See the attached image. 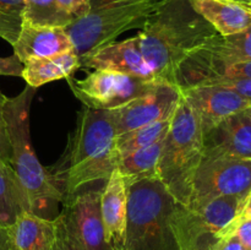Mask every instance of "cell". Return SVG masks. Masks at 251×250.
Segmentation results:
<instances>
[{"label": "cell", "instance_id": "6da1fadb", "mask_svg": "<svg viewBox=\"0 0 251 250\" xmlns=\"http://www.w3.org/2000/svg\"><path fill=\"white\" fill-rule=\"evenodd\" d=\"M217 34L189 0H164L137 37L144 58L157 76L173 82L184 60Z\"/></svg>", "mask_w": 251, "mask_h": 250}, {"label": "cell", "instance_id": "7a4b0ae2", "mask_svg": "<svg viewBox=\"0 0 251 250\" xmlns=\"http://www.w3.org/2000/svg\"><path fill=\"white\" fill-rule=\"evenodd\" d=\"M118 162L117 132L112 112L83 105L75 131L70 136L63 174L55 178L63 191V202L91 184L107 181L117 169Z\"/></svg>", "mask_w": 251, "mask_h": 250}, {"label": "cell", "instance_id": "3957f363", "mask_svg": "<svg viewBox=\"0 0 251 250\" xmlns=\"http://www.w3.org/2000/svg\"><path fill=\"white\" fill-rule=\"evenodd\" d=\"M37 88L27 85L5 103V122L10 142V166L26 193L31 212L54 221L59 216L56 206L64 195L53 174L41 164L33 151L29 132V110Z\"/></svg>", "mask_w": 251, "mask_h": 250}, {"label": "cell", "instance_id": "277c9868", "mask_svg": "<svg viewBox=\"0 0 251 250\" xmlns=\"http://www.w3.org/2000/svg\"><path fill=\"white\" fill-rule=\"evenodd\" d=\"M202 157L201 122L193 107L181 97L157 167V178L180 205L190 203L194 179Z\"/></svg>", "mask_w": 251, "mask_h": 250}, {"label": "cell", "instance_id": "5b68a950", "mask_svg": "<svg viewBox=\"0 0 251 250\" xmlns=\"http://www.w3.org/2000/svg\"><path fill=\"white\" fill-rule=\"evenodd\" d=\"M176 205L157 176L130 183L124 250H179L171 227Z\"/></svg>", "mask_w": 251, "mask_h": 250}, {"label": "cell", "instance_id": "8992f818", "mask_svg": "<svg viewBox=\"0 0 251 250\" xmlns=\"http://www.w3.org/2000/svg\"><path fill=\"white\" fill-rule=\"evenodd\" d=\"M164 0H88V11L68 27L74 50L82 59L115 42L124 32L142 28Z\"/></svg>", "mask_w": 251, "mask_h": 250}, {"label": "cell", "instance_id": "52a82bcc", "mask_svg": "<svg viewBox=\"0 0 251 250\" xmlns=\"http://www.w3.org/2000/svg\"><path fill=\"white\" fill-rule=\"evenodd\" d=\"M248 198L220 196L196 207L176 202L171 227L179 250H213L223 237L234 230Z\"/></svg>", "mask_w": 251, "mask_h": 250}, {"label": "cell", "instance_id": "ba28073f", "mask_svg": "<svg viewBox=\"0 0 251 250\" xmlns=\"http://www.w3.org/2000/svg\"><path fill=\"white\" fill-rule=\"evenodd\" d=\"M159 80L141 78L110 70H95L82 80L68 78L75 97L85 107L112 110L145 95Z\"/></svg>", "mask_w": 251, "mask_h": 250}, {"label": "cell", "instance_id": "9c48e42d", "mask_svg": "<svg viewBox=\"0 0 251 250\" xmlns=\"http://www.w3.org/2000/svg\"><path fill=\"white\" fill-rule=\"evenodd\" d=\"M251 191V159L203 156L194 179L189 206L196 207L220 196H244Z\"/></svg>", "mask_w": 251, "mask_h": 250}, {"label": "cell", "instance_id": "30bf717a", "mask_svg": "<svg viewBox=\"0 0 251 250\" xmlns=\"http://www.w3.org/2000/svg\"><path fill=\"white\" fill-rule=\"evenodd\" d=\"M180 100L181 91L176 83L159 80L145 95L110 110L117 136L173 117Z\"/></svg>", "mask_w": 251, "mask_h": 250}, {"label": "cell", "instance_id": "8fae6325", "mask_svg": "<svg viewBox=\"0 0 251 250\" xmlns=\"http://www.w3.org/2000/svg\"><path fill=\"white\" fill-rule=\"evenodd\" d=\"M100 190L81 191L63 202L59 217L81 250H114L105 240Z\"/></svg>", "mask_w": 251, "mask_h": 250}, {"label": "cell", "instance_id": "7c38bea8", "mask_svg": "<svg viewBox=\"0 0 251 250\" xmlns=\"http://www.w3.org/2000/svg\"><path fill=\"white\" fill-rule=\"evenodd\" d=\"M181 97L193 107L207 131L226 118L251 107V100L218 85H195L181 90Z\"/></svg>", "mask_w": 251, "mask_h": 250}, {"label": "cell", "instance_id": "4fadbf2b", "mask_svg": "<svg viewBox=\"0 0 251 250\" xmlns=\"http://www.w3.org/2000/svg\"><path fill=\"white\" fill-rule=\"evenodd\" d=\"M81 68L110 70L141 78H159L144 58L139 37L112 42L80 59Z\"/></svg>", "mask_w": 251, "mask_h": 250}, {"label": "cell", "instance_id": "5bb4252c", "mask_svg": "<svg viewBox=\"0 0 251 250\" xmlns=\"http://www.w3.org/2000/svg\"><path fill=\"white\" fill-rule=\"evenodd\" d=\"M203 156L251 159V107L203 132Z\"/></svg>", "mask_w": 251, "mask_h": 250}, {"label": "cell", "instance_id": "9a60e30c", "mask_svg": "<svg viewBox=\"0 0 251 250\" xmlns=\"http://www.w3.org/2000/svg\"><path fill=\"white\" fill-rule=\"evenodd\" d=\"M129 180L115 169L100 193V216L105 240L114 250H124Z\"/></svg>", "mask_w": 251, "mask_h": 250}, {"label": "cell", "instance_id": "2e32d148", "mask_svg": "<svg viewBox=\"0 0 251 250\" xmlns=\"http://www.w3.org/2000/svg\"><path fill=\"white\" fill-rule=\"evenodd\" d=\"M14 54L24 63L33 58H48L74 49L65 28L21 24L19 36L12 44Z\"/></svg>", "mask_w": 251, "mask_h": 250}, {"label": "cell", "instance_id": "e0dca14e", "mask_svg": "<svg viewBox=\"0 0 251 250\" xmlns=\"http://www.w3.org/2000/svg\"><path fill=\"white\" fill-rule=\"evenodd\" d=\"M247 60H251V26L228 37L217 34L189 55L183 64L221 65Z\"/></svg>", "mask_w": 251, "mask_h": 250}, {"label": "cell", "instance_id": "ac0fdd59", "mask_svg": "<svg viewBox=\"0 0 251 250\" xmlns=\"http://www.w3.org/2000/svg\"><path fill=\"white\" fill-rule=\"evenodd\" d=\"M220 36L228 37L251 26V6L230 0H189Z\"/></svg>", "mask_w": 251, "mask_h": 250}, {"label": "cell", "instance_id": "d6986e66", "mask_svg": "<svg viewBox=\"0 0 251 250\" xmlns=\"http://www.w3.org/2000/svg\"><path fill=\"white\" fill-rule=\"evenodd\" d=\"M7 233L11 250H53L56 240L55 221L25 211L7 227Z\"/></svg>", "mask_w": 251, "mask_h": 250}, {"label": "cell", "instance_id": "ffe728a7", "mask_svg": "<svg viewBox=\"0 0 251 250\" xmlns=\"http://www.w3.org/2000/svg\"><path fill=\"white\" fill-rule=\"evenodd\" d=\"M81 68L80 58L74 49L48 58H33L24 61L21 77L28 86L38 88L51 81L70 78Z\"/></svg>", "mask_w": 251, "mask_h": 250}, {"label": "cell", "instance_id": "44dd1931", "mask_svg": "<svg viewBox=\"0 0 251 250\" xmlns=\"http://www.w3.org/2000/svg\"><path fill=\"white\" fill-rule=\"evenodd\" d=\"M25 211L31 212L28 198L20 185L12 167L0 161V225L10 227L17 216Z\"/></svg>", "mask_w": 251, "mask_h": 250}, {"label": "cell", "instance_id": "7402d4cb", "mask_svg": "<svg viewBox=\"0 0 251 250\" xmlns=\"http://www.w3.org/2000/svg\"><path fill=\"white\" fill-rule=\"evenodd\" d=\"M164 139L166 136L150 146L119 157L117 168L129 183L139 179L157 176V167L164 146Z\"/></svg>", "mask_w": 251, "mask_h": 250}, {"label": "cell", "instance_id": "603a6c76", "mask_svg": "<svg viewBox=\"0 0 251 250\" xmlns=\"http://www.w3.org/2000/svg\"><path fill=\"white\" fill-rule=\"evenodd\" d=\"M75 20L56 0H25L24 22L36 26L68 28Z\"/></svg>", "mask_w": 251, "mask_h": 250}, {"label": "cell", "instance_id": "cb8c5ba5", "mask_svg": "<svg viewBox=\"0 0 251 250\" xmlns=\"http://www.w3.org/2000/svg\"><path fill=\"white\" fill-rule=\"evenodd\" d=\"M173 117L144 125V126H140L137 129L117 136V150L119 157L150 146V145L154 144L162 137L166 136L169 127H171Z\"/></svg>", "mask_w": 251, "mask_h": 250}, {"label": "cell", "instance_id": "d4e9b609", "mask_svg": "<svg viewBox=\"0 0 251 250\" xmlns=\"http://www.w3.org/2000/svg\"><path fill=\"white\" fill-rule=\"evenodd\" d=\"M21 24L22 17L15 16V15L0 10V37L9 42L11 46L19 36Z\"/></svg>", "mask_w": 251, "mask_h": 250}, {"label": "cell", "instance_id": "484cf974", "mask_svg": "<svg viewBox=\"0 0 251 250\" xmlns=\"http://www.w3.org/2000/svg\"><path fill=\"white\" fill-rule=\"evenodd\" d=\"M202 85H218L234 91L238 95L251 100V78L244 77H220Z\"/></svg>", "mask_w": 251, "mask_h": 250}, {"label": "cell", "instance_id": "4316f807", "mask_svg": "<svg viewBox=\"0 0 251 250\" xmlns=\"http://www.w3.org/2000/svg\"><path fill=\"white\" fill-rule=\"evenodd\" d=\"M7 97L0 92V161L10 164V142L5 122V103Z\"/></svg>", "mask_w": 251, "mask_h": 250}, {"label": "cell", "instance_id": "83f0119b", "mask_svg": "<svg viewBox=\"0 0 251 250\" xmlns=\"http://www.w3.org/2000/svg\"><path fill=\"white\" fill-rule=\"evenodd\" d=\"M54 221H55L56 225V240L53 250H81L75 240L70 237L60 217L58 216Z\"/></svg>", "mask_w": 251, "mask_h": 250}, {"label": "cell", "instance_id": "f1b7e54d", "mask_svg": "<svg viewBox=\"0 0 251 250\" xmlns=\"http://www.w3.org/2000/svg\"><path fill=\"white\" fill-rule=\"evenodd\" d=\"M234 233L239 238L244 249L251 250V216L240 215L234 227Z\"/></svg>", "mask_w": 251, "mask_h": 250}, {"label": "cell", "instance_id": "f546056e", "mask_svg": "<svg viewBox=\"0 0 251 250\" xmlns=\"http://www.w3.org/2000/svg\"><path fill=\"white\" fill-rule=\"evenodd\" d=\"M24 63L15 54L11 56H0V75L21 77Z\"/></svg>", "mask_w": 251, "mask_h": 250}, {"label": "cell", "instance_id": "4dcf8cb0", "mask_svg": "<svg viewBox=\"0 0 251 250\" xmlns=\"http://www.w3.org/2000/svg\"><path fill=\"white\" fill-rule=\"evenodd\" d=\"M56 1L76 20L85 16L88 11V0H56Z\"/></svg>", "mask_w": 251, "mask_h": 250}, {"label": "cell", "instance_id": "1f68e13d", "mask_svg": "<svg viewBox=\"0 0 251 250\" xmlns=\"http://www.w3.org/2000/svg\"><path fill=\"white\" fill-rule=\"evenodd\" d=\"M213 250H245L243 244L240 243L239 238L237 237V234L234 233V230H232L230 233H228L226 237H223L222 239L218 242V244L216 245Z\"/></svg>", "mask_w": 251, "mask_h": 250}, {"label": "cell", "instance_id": "d6a6232c", "mask_svg": "<svg viewBox=\"0 0 251 250\" xmlns=\"http://www.w3.org/2000/svg\"><path fill=\"white\" fill-rule=\"evenodd\" d=\"M25 0H0V10L15 16L22 17Z\"/></svg>", "mask_w": 251, "mask_h": 250}, {"label": "cell", "instance_id": "836d02e7", "mask_svg": "<svg viewBox=\"0 0 251 250\" xmlns=\"http://www.w3.org/2000/svg\"><path fill=\"white\" fill-rule=\"evenodd\" d=\"M0 250H11L7 228L0 225Z\"/></svg>", "mask_w": 251, "mask_h": 250}, {"label": "cell", "instance_id": "e575fe53", "mask_svg": "<svg viewBox=\"0 0 251 250\" xmlns=\"http://www.w3.org/2000/svg\"><path fill=\"white\" fill-rule=\"evenodd\" d=\"M243 215H248V216H251V191L249 194V196H248V201H247V205H245L244 210H243Z\"/></svg>", "mask_w": 251, "mask_h": 250}, {"label": "cell", "instance_id": "d590c367", "mask_svg": "<svg viewBox=\"0 0 251 250\" xmlns=\"http://www.w3.org/2000/svg\"><path fill=\"white\" fill-rule=\"evenodd\" d=\"M230 1L238 2V4L247 5V6H251V0H230Z\"/></svg>", "mask_w": 251, "mask_h": 250}, {"label": "cell", "instance_id": "8d00e7d4", "mask_svg": "<svg viewBox=\"0 0 251 250\" xmlns=\"http://www.w3.org/2000/svg\"><path fill=\"white\" fill-rule=\"evenodd\" d=\"M245 250H247V249H245Z\"/></svg>", "mask_w": 251, "mask_h": 250}]
</instances>
